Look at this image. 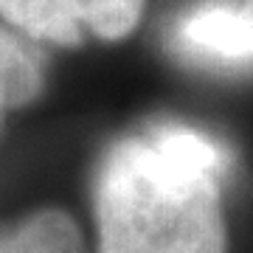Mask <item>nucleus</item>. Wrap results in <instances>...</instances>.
<instances>
[{
    "label": "nucleus",
    "mask_w": 253,
    "mask_h": 253,
    "mask_svg": "<svg viewBox=\"0 0 253 253\" xmlns=\"http://www.w3.org/2000/svg\"><path fill=\"white\" fill-rule=\"evenodd\" d=\"M231 155L189 124L158 121L121 138L96 174L101 253H225Z\"/></svg>",
    "instance_id": "nucleus-1"
},
{
    "label": "nucleus",
    "mask_w": 253,
    "mask_h": 253,
    "mask_svg": "<svg viewBox=\"0 0 253 253\" xmlns=\"http://www.w3.org/2000/svg\"><path fill=\"white\" fill-rule=\"evenodd\" d=\"M141 11L144 0H0V14L11 26L59 45H79L84 37H126Z\"/></svg>",
    "instance_id": "nucleus-2"
},
{
    "label": "nucleus",
    "mask_w": 253,
    "mask_h": 253,
    "mask_svg": "<svg viewBox=\"0 0 253 253\" xmlns=\"http://www.w3.org/2000/svg\"><path fill=\"white\" fill-rule=\"evenodd\" d=\"M174 54L211 71H245L253 65V26L242 9L206 3L177 17L172 28Z\"/></svg>",
    "instance_id": "nucleus-3"
},
{
    "label": "nucleus",
    "mask_w": 253,
    "mask_h": 253,
    "mask_svg": "<svg viewBox=\"0 0 253 253\" xmlns=\"http://www.w3.org/2000/svg\"><path fill=\"white\" fill-rule=\"evenodd\" d=\"M0 253H87L82 231L65 211H37L0 236Z\"/></svg>",
    "instance_id": "nucleus-4"
},
{
    "label": "nucleus",
    "mask_w": 253,
    "mask_h": 253,
    "mask_svg": "<svg viewBox=\"0 0 253 253\" xmlns=\"http://www.w3.org/2000/svg\"><path fill=\"white\" fill-rule=\"evenodd\" d=\"M42 90V68L26 42L0 28V107H23Z\"/></svg>",
    "instance_id": "nucleus-5"
},
{
    "label": "nucleus",
    "mask_w": 253,
    "mask_h": 253,
    "mask_svg": "<svg viewBox=\"0 0 253 253\" xmlns=\"http://www.w3.org/2000/svg\"><path fill=\"white\" fill-rule=\"evenodd\" d=\"M245 14H248V20H251V26H253V0H245Z\"/></svg>",
    "instance_id": "nucleus-6"
}]
</instances>
